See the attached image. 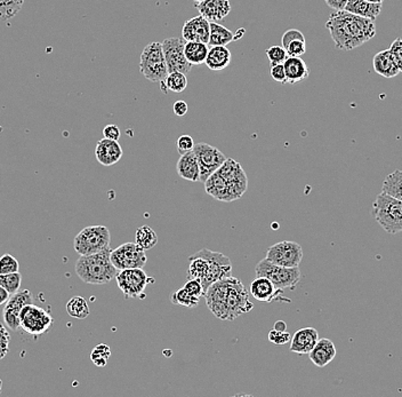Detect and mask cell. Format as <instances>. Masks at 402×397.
<instances>
[{
	"mask_svg": "<svg viewBox=\"0 0 402 397\" xmlns=\"http://www.w3.org/2000/svg\"><path fill=\"white\" fill-rule=\"evenodd\" d=\"M326 28L339 51H352L376 36L375 21L346 11H334Z\"/></svg>",
	"mask_w": 402,
	"mask_h": 397,
	"instance_id": "obj_1",
	"label": "cell"
},
{
	"mask_svg": "<svg viewBox=\"0 0 402 397\" xmlns=\"http://www.w3.org/2000/svg\"><path fill=\"white\" fill-rule=\"evenodd\" d=\"M110 253L111 248L94 255H80L75 267L79 279L92 285L108 284L115 279L119 270L112 264Z\"/></svg>",
	"mask_w": 402,
	"mask_h": 397,
	"instance_id": "obj_2",
	"label": "cell"
},
{
	"mask_svg": "<svg viewBox=\"0 0 402 397\" xmlns=\"http://www.w3.org/2000/svg\"><path fill=\"white\" fill-rule=\"evenodd\" d=\"M372 214L376 221L391 235L402 231V200L382 191L372 203Z\"/></svg>",
	"mask_w": 402,
	"mask_h": 397,
	"instance_id": "obj_3",
	"label": "cell"
},
{
	"mask_svg": "<svg viewBox=\"0 0 402 397\" xmlns=\"http://www.w3.org/2000/svg\"><path fill=\"white\" fill-rule=\"evenodd\" d=\"M139 71L152 83H161L166 79L168 70L161 43L152 42L144 47L139 59Z\"/></svg>",
	"mask_w": 402,
	"mask_h": 397,
	"instance_id": "obj_4",
	"label": "cell"
},
{
	"mask_svg": "<svg viewBox=\"0 0 402 397\" xmlns=\"http://www.w3.org/2000/svg\"><path fill=\"white\" fill-rule=\"evenodd\" d=\"M111 233L106 226H89L73 240V249L79 255H89L109 249Z\"/></svg>",
	"mask_w": 402,
	"mask_h": 397,
	"instance_id": "obj_5",
	"label": "cell"
},
{
	"mask_svg": "<svg viewBox=\"0 0 402 397\" xmlns=\"http://www.w3.org/2000/svg\"><path fill=\"white\" fill-rule=\"evenodd\" d=\"M255 275L256 277H266L273 283L275 288L280 290H286V288H296V285L301 281L302 274H301L299 267H282L278 264L270 262L268 259L260 260L255 267Z\"/></svg>",
	"mask_w": 402,
	"mask_h": 397,
	"instance_id": "obj_6",
	"label": "cell"
},
{
	"mask_svg": "<svg viewBox=\"0 0 402 397\" xmlns=\"http://www.w3.org/2000/svg\"><path fill=\"white\" fill-rule=\"evenodd\" d=\"M225 308H227V321H233L254 308V305L249 300V292L246 290L245 285L242 284L241 281L237 277H230Z\"/></svg>",
	"mask_w": 402,
	"mask_h": 397,
	"instance_id": "obj_7",
	"label": "cell"
},
{
	"mask_svg": "<svg viewBox=\"0 0 402 397\" xmlns=\"http://www.w3.org/2000/svg\"><path fill=\"white\" fill-rule=\"evenodd\" d=\"M198 255H201L208 262L205 277L201 281L203 292L207 291L209 285L218 282L220 279L231 276L232 273V264L227 255H222L221 252L211 251L208 249H203L198 251Z\"/></svg>",
	"mask_w": 402,
	"mask_h": 397,
	"instance_id": "obj_8",
	"label": "cell"
},
{
	"mask_svg": "<svg viewBox=\"0 0 402 397\" xmlns=\"http://www.w3.org/2000/svg\"><path fill=\"white\" fill-rule=\"evenodd\" d=\"M117 284L126 299H134L139 295H144L143 292L154 279L149 277L142 268H130L119 270L117 276Z\"/></svg>",
	"mask_w": 402,
	"mask_h": 397,
	"instance_id": "obj_9",
	"label": "cell"
},
{
	"mask_svg": "<svg viewBox=\"0 0 402 397\" xmlns=\"http://www.w3.org/2000/svg\"><path fill=\"white\" fill-rule=\"evenodd\" d=\"M161 45H163L168 73L177 71V73L188 75L194 66L185 59V40L183 38H177V37H170L163 40Z\"/></svg>",
	"mask_w": 402,
	"mask_h": 397,
	"instance_id": "obj_10",
	"label": "cell"
},
{
	"mask_svg": "<svg viewBox=\"0 0 402 397\" xmlns=\"http://www.w3.org/2000/svg\"><path fill=\"white\" fill-rule=\"evenodd\" d=\"M266 259L282 267H299L303 259L302 246L291 240L277 243L266 251Z\"/></svg>",
	"mask_w": 402,
	"mask_h": 397,
	"instance_id": "obj_11",
	"label": "cell"
},
{
	"mask_svg": "<svg viewBox=\"0 0 402 397\" xmlns=\"http://www.w3.org/2000/svg\"><path fill=\"white\" fill-rule=\"evenodd\" d=\"M110 259L118 270L143 268L146 264V251L137 243H125L117 249L111 250Z\"/></svg>",
	"mask_w": 402,
	"mask_h": 397,
	"instance_id": "obj_12",
	"label": "cell"
},
{
	"mask_svg": "<svg viewBox=\"0 0 402 397\" xmlns=\"http://www.w3.org/2000/svg\"><path fill=\"white\" fill-rule=\"evenodd\" d=\"M192 152L197 158L200 170L199 181L203 183L215 171H218L227 159L221 150H218L216 147L211 146L208 143L201 142L194 145Z\"/></svg>",
	"mask_w": 402,
	"mask_h": 397,
	"instance_id": "obj_13",
	"label": "cell"
},
{
	"mask_svg": "<svg viewBox=\"0 0 402 397\" xmlns=\"http://www.w3.org/2000/svg\"><path fill=\"white\" fill-rule=\"evenodd\" d=\"M20 319H21V328L27 334L32 336L46 334L54 322L49 312L40 307L34 306V303L27 305L22 310Z\"/></svg>",
	"mask_w": 402,
	"mask_h": 397,
	"instance_id": "obj_14",
	"label": "cell"
},
{
	"mask_svg": "<svg viewBox=\"0 0 402 397\" xmlns=\"http://www.w3.org/2000/svg\"><path fill=\"white\" fill-rule=\"evenodd\" d=\"M218 172L227 182L232 202L241 198L249 187V179L241 165L232 158H227L218 169Z\"/></svg>",
	"mask_w": 402,
	"mask_h": 397,
	"instance_id": "obj_15",
	"label": "cell"
},
{
	"mask_svg": "<svg viewBox=\"0 0 402 397\" xmlns=\"http://www.w3.org/2000/svg\"><path fill=\"white\" fill-rule=\"evenodd\" d=\"M31 303H34V295L29 290H22L11 294L3 310L4 322L11 330L16 331L18 328H21L20 316L22 310Z\"/></svg>",
	"mask_w": 402,
	"mask_h": 397,
	"instance_id": "obj_16",
	"label": "cell"
},
{
	"mask_svg": "<svg viewBox=\"0 0 402 397\" xmlns=\"http://www.w3.org/2000/svg\"><path fill=\"white\" fill-rule=\"evenodd\" d=\"M230 277L220 279L218 282L209 285V288L206 291V303L208 306L209 310L214 314L215 317L222 321H227V308H225V301H227V290L230 285Z\"/></svg>",
	"mask_w": 402,
	"mask_h": 397,
	"instance_id": "obj_17",
	"label": "cell"
},
{
	"mask_svg": "<svg viewBox=\"0 0 402 397\" xmlns=\"http://www.w3.org/2000/svg\"><path fill=\"white\" fill-rule=\"evenodd\" d=\"M251 297L260 301V303H291V299L282 297L284 295V290L275 288L273 283L266 277H256L251 282V288H249Z\"/></svg>",
	"mask_w": 402,
	"mask_h": 397,
	"instance_id": "obj_18",
	"label": "cell"
},
{
	"mask_svg": "<svg viewBox=\"0 0 402 397\" xmlns=\"http://www.w3.org/2000/svg\"><path fill=\"white\" fill-rule=\"evenodd\" d=\"M211 22L203 16H194L185 22L182 29V37L185 42H199L208 45Z\"/></svg>",
	"mask_w": 402,
	"mask_h": 397,
	"instance_id": "obj_19",
	"label": "cell"
},
{
	"mask_svg": "<svg viewBox=\"0 0 402 397\" xmlns=\"http://www.w3.org/2000/svg\"><path fill=\"white\" fill-rule=\"evenodd\" d=\"M196 8L199 11L209 22H221L231 13L230 0H203L194 4Z\"/></svg>",
	"mask_w": 402,
	"mask_h": 397,
	"instance_id": "obj_20",
	"label": "cell"
},
{
	"mask_svg": "<svg viewBox=\"0 0 402 397\" xmlns=\"http://www.w3.org/2000/svg\"><path fill=\"white\" fill-rule=\"evenodd\" d=\"M95 156L97 161L103 166H112L117 164L123 157V148L118 141L103 138L97 142Z\"/></svg>",
	"mask_w": 402,
	"mask_h": 397,
	"instance_id": "obj_21",
	"label": "cell"
},
{
	"mask_svg": "<svg viewBox=\"0 0 402 397\" xmlns=\"http://www.w3.org/2000/svg\"><path fill=\"white\" fill-rule=\"evenodd\" d=\"M319 340V334L315 328H304L296 331L291 338V352L306 355L311 352Z\"/></svg>",
	"mask_w": 402,
	"mask_h": 397,
	"instance_id": "obj_22",
	"label": "cell"
},
{
	"mask_svg": "<svg viewBox=\"0 0 402 397\" xmlns=\"http://www.w3.org/2000/svg\"><path fill=\"white\" fill-rule=\"evenodd\" d=\"M284 67L286 71V84L289 85L299 84L310 76L308 64L301 56H288L284 62Z\"/></svg>",
	"mask_w": 402,
	"mask_h": 397,
	"instance_id": "obj_23",
	"label": "cell"
},
{
	"mask_svg": "<svg viewBox=\"0 0 402 397\" xmlns=\"http://www.w3.org/2000/svg\"><path fill=\"white\" fill-rule=\"evenodd\" d=\"M336 347L329 339H319L311 352L308 353L310 360L315 367H325L333 361L336 356Z\"/></svg>",
	"mask_w": 402,
	"mask_h": 397,
	"instance_id": "obj_24",
	"label": "cell"
},
{
	"mask_svg": "<svg viewBox=\"0 0 402 397\" xmlns=\"http://www.w3.org/2000/svg\"><path fill=\"white\" fill-rule=\"evenodd\" d=\"M203 183H205L206 193L211 195L215 200L227 202V203L232 202L227 182L218 171H215Z\"/></svg>",
	"mask_w": 402,
	"mask_h": 397,
	"instance_id": "obj_25",
	"label": "cell"
},
{
	"mask_svg": "<svg viewBox=\"0 0 402 397\" xmlns=\"http://www.w3.org/2000/svg\"><path fill=\"white\" fill-rule=\"evenodd\" d=\"M372 67L376 73L384 78H394L400 73L399 68L396 66L394 56L391 54L390 49H384L372 59Z\"/></svg>",
	"mask_w": 402,
	"mask_h": 397,
	"instance_id": "obj_26",
	"label": "cell"
},
{
	"mask_svg": "<svg viewBox=\"0 0 402 397\" xmlns=\"http://www.w3.org/2000/svg\"><path fill=\"white\" fill-rule=\"evenodd\" d=\"M232 54L227 46H212L209 47L205 64L213 71H222L230 66Z\"/></svg>",
	"mask_w": 402,
	"mask_h": 397,
	"instance_id": "obj_27",
	"label": "cell"
},
{
	"mask_svg": "<svg viewBox=\"0 0 402 397\" xmlns=\"http://www.w3.org/2000/svg\"><path fill=\"white\" fill-rule=\"evenodd\" d=\"M244 29L238 30L237 35L233 34L232 31L229 30L227 28L220 25L218 22H211V34H209L208 46H227L232 42L239 39L240 37L244 35Z\"/></svg>",
	"mask_w": 402,
	"mask_h": 397,
	"instance_id": "obj_28",
	"label": "cell"
},
{
	"mask_svg": "<svg viewBox=\"0 0 402 397\" xmlns=\"http://www.w3.org/2000/svg\"><path fill=\"white\" fill-rule=\"evenodd\" d=\"M382 6L383 4L369 3L366 0H348L344 11L375 21L381 14Z\"/></svg>",
	"mask_w": 402,
	"mask_h": 397,
	"instance_id": "obj_29",
	"label": "cell"
},
{
	"mask_svg": "<svg viewBox=\"0 0 402 397\" xmlns=\"http://www.w3.org/2000/svg\"><path fill=\"white\" fill-rule=\"evenodd\" d=\"M176 171L179 176L184 180L191 182H198L200 178L199 165H198L197 158L194 156V152H187L184 155H181Z\"/></svg>",
	"mask_w": 402,
	"mask_h": 397,
	"instance_id": "obj_30",
	"label": "cell"
},
{
	"mask_svg": "<svg viewBox=\"0 0 402 397\" xmlns=\"http://www.w3.org/2000/svg\"><path fill=\"white\" fill-rule=\"evenodd\" d=\"M209 46L199 42H185V59L192 66H200L205 63L206 58L208 54Z\"/></svg>",
	"mask_w": 402,
	"mask_h": 397,
	"instance_id": "obj_31",
	"label": "cell"
},
{
	"mask_svg": "<svg viewBox=\"0 0 402 397\" xmlns=\"http://www.w3.org/2000/svg\"><path fill=\"white\" fill-rule=\"evenodd\" d=\"M382 191L396 200H402V171L396 170L385 178Z\"/></svg>",
	"mask_w": 402,
	"mask_h": 397,
	"instance_id": "obj_32",
	"label": "cell"
},
{
	"mask_svg": "<svg viewBox=\"0 0 402 397\" xmlns=\"http://www.w3.org/2000/svg\"><path fill=\"white\" fill-rule=\"evenodd\" d=\"M135 243L139 248H142L144 251L151 250L158 243L157 233L149 226L137 228L135 233Z\"/></svg>",
	"mask_w": 402,
	"mask_h": 397,
	"instance_id": "obj_33",
	"label": "cell"
},
{
	"mask_svg": "<svg viewBox=\"0 0 402 397\" xmlns=\"http://www.w3.org/2000/svg\"><path fill=\"white\" fill-rule=\"evenodd\" d=\"M67 312L73 319H85L89 315V306L84 298L76 295L68 301Z\"/></svg>",
	"mask_w": 402,
	"mask_h": 397,
	"instance_id": "obj_34",
	"label": "cell"
},
{
	"mask_svg": "<svg viewBox=\"0 0 402 397\" xmlns=\"http://www.w3.org/2000/svg\"><path fill=\"white\" fill-rule=\"evenodd\" d=\"M23 4L25 0H0V20L7 21L18 16Z\"/></svg>",
	"mask_w": 402,
	"mask_h": 397,
	"instance_id": "obj_35",
	"label": "cell"
},
{
	"mask_svg": "<svg viewBox=\"0 0 402 397\" xmlns=\"http://www.w3.org/2000/svg\"><path fill=\"white\" fill-rule=\"evenodd\" d=\"M165 85L168 91L174 93H182L188 87V78L187 75L182 73H170L165 79Z\"/></svg>",
	"mask_w": 402,
	"mask_h": 397,
	"instance_id": "obj_36",
	"label": "cell"
},
{
	"mask_svg": "<svg viewBox=\"0 0 402 397\" xmlns=\"http://www.w3.org/2000/svg\"><path fill=\"white\" fill-rule=\"evenodd\" d=\"M199 298L191 295L189 292L185 291L184 288H181L177 291L174 292L170 297V301L174 305L185 308H196L199 305Z\"/></svg>",
	"mask_w": 402,
	"mask_h": 397,
	"instance_id": "obj_37",
	"label": "cell"
},
{
	"mask_svg": "<svg viewBox=\"0 0 402 397\" xmlns=\"http://www.w3.org/2000/svg\"><path fill=\"white\" fill-rule=\"evenodd\" d=\"M22 283V275L20 271L12 274H0V286H3L9 294L20 291Z\"/></svg>",
	"mask_w": 402,
	"mask_h": 397,
	"instance_id": "obj_38",
	"label": "cell"
},
{
	"mask_svg": "<svg viewBox=\"0 0 402 397\" xmlns=\"http://www.w3.org/2000/svg\"><path fill=\"white\" fill-rule=\"evenodd\" d=\"M111 356V349L106 343H100L91 353V361L99 367H104Z\"/></svg>",
	"mask_w": 402,
	"mask_h": 397,
	"instance_id": "obj_39",
	"label": "cell"
},
{
	"mask_svg": "<svg viewBox=\"0 0 402 397\" xmlns=\"http://www.w3.org/2000/svg\"><path fill=\"white\" fill-rule=\"evenodd\" d=\"M265 53L266 56L269 59L270 64H271V66L284 63L286 59L288 58L287 52H286V49H284L282 46H271V47L266 49Z\"/></svg>",
	"mask_w": 402,
	"mask_h": 397,
	"instance_id": "obj_40",
	"label": "cell"
},
{
	"mask_svg": "<svg viewBox=\"0 0 402 397\" xmlns=\"http://www.w3.org/2000/svg\"><path fill=\"white\" fill-rule=\"evenodd\" d=\"M20 264L12 255H4L0 257V274L18 273Z\"/></svg>",
	"mask_w": 402,
	"mask_h": 397,
	"instance_id": "obj_41",
	"label": "cell"
},
{
	"mask_svg": "<svg viewBox=\"0 0 402 397\" xmlns=\"http://www.w3.org/2000/svg\"><path fill=\"white\" fill-rule=\"evenodd\" d=\"M284 49H286L288 56H301L302 58V55L306 54V40H293L284 47Z\"/></svg>",
	"mask_w": 402,
	"mask_h": 397,
	"instance_id": "obj_42",
	"label": "cell"
},
{
	"mask_svg": "<svg viewBox=\"0 0 402 397\" xmlns=\"http://www.w3.org/2000/svg\"><path fill=\"white\" fill-rule=\"evenodd\" d=\"M270 343H275V345H286L289 343L291 339V336L288 331H277L272 330L269 334Z\"/></svg>",
	"mask_w": 402,
	"mask_h": 397,
	"instance_id": "obj_43",
	"label": "cell"
},
{
	"mask_svg": "<svg viewBox=\"0 0 402 397\" xmlns=\"http://www.w3.org/2000/svg\"><path fill=\"white\" fill-rule=\"evenodd\" d=\"M185 291L189 292L191 295H194L196 298H201L205 295V292H203V284L198 281V279H188V281L185 282L184 286Z\"/></svg>",
	"mask_w": 402,
	"mask_h": 397,
	"instance_id": "obj_44",
	"label": "cell"
},
{
	"mask_svg": "<svg viewBox=\"0 0 402 397\" xmlns=\"http://www.w3.org/2000/svg\"><path fill=\"white\" fill-rule=\"evenodd\" d=\"M176 148L180 155H184L187 152H190L194 150V141L190 135H182L176 141Z\"/></svg>",
	"mask_w": 402,
	"mask_h": 397,
	"instance_id": "obj_45",
	"label": "cell"
},
{
	"mask_svg": "<svg viewBox=\"0 0 402 397\" xmlns=\"http://www.w3.org/2000/svg\"><path fill=\"white\" fill-rule=\"evenodd\" d=\"M390 52L396 61V66L399 68L400 73H402V39L396 38L392 45L390 46Z\"/></svg>",
	"mask_w": 402,
	"mask_h": 397,
	"instance_id": "obj_46",
	"label": "cell"
},
{
	"mask_svg": "<svg viewBox=\"0 0 402 397\" xmlns=\"http://www.w3.org/2000/svg\"><path fill=\"white\" fill-rule=\"evenodd\" d=\"M9 341L11 336L8 331L4 328V325L0 324V360L6 356L9 350Z\"/></svg>",
	"mask_w": 402,
	"mask_h": 397,
	"instance_id": "obj_47",
	"label": "cell"
},
{
	"mask_svg": "<svg viewBox=\"0 0 402 397\" xmlns=\"http://www.w3.org/2000/svg\"><path fill=\"white\" fill-rule=\"evenodd\" d=\"M295 39H303L306 40V37L302 34V31L297 30V29H289V30L286 31L284 35H282V47H286L288 44L293 42Z\"/></svg>",
	"mask_w": 402,
	"mask_h": 397,
	"instance_id": "obj_48",
	"label": "cell"
},
{
	"mask_svg": "<svg viewBox=\"0 0 402 397\" xmlns=\"http://www.w3.org/2000/svg\"><path fill=\"white\" fill-rule=\"evenodd\" d=\"M271 77L275 82L286 84V71H284V63L271 66Z\"/></svg>",
	"mask_w": 402,
	"mask_h": 397,
	"instance_id": "obj_49",
	"label": "cell"
},
{
	"mask_svg": "<svg viewBox=\"0 0 402 397\" xmlns=\"http://www.w3.org/2000/svg\"><path fill=\"white\" fill-rule=\"evenodd\" d=\"M120 128L117 125H106V128H103V137L106 138V139L118 141L120 139Z\"/></svg>",
	"mask_w": 402,
	"mask_h": 397,
	"instance_id": "obj_50",
	"label": "cell"
},
{
	"mask_svg": "<svg viewBox=\"0 0 402 397\" xmlns=\"http://www.w3.org/2000/svg\"><path fill=\"white\" fill-rule=\"evenodd\" d=\"M172 109H174V114H175L176 116L183 117V116L188 114V104H187L185 101H176L175 104H174V106H172Z\"/></svg>",
	"mask_w": 402,
	"mask_h": 397,
	"instance_id": "obj_51",
	"label": "cell"
},
{
	"mask_svg": "<svg viewBox=\"0 0 402 397\" xmlns=\"http://www.w3.org/2000/svg\"><path fill=\"white\" fill-rule=\"evenodd\" d=\"M325 1H326L327 6L334 11H343L348 3V0H325Z\"/></svg>",
	"mask_w": 402,
	"mask_h": 397,
	"instance_id": "obj_52",
	"label": "cell"
},
{
	"mask_svg": "<svg viewBox=\"0 0 402 397\" xmlns=\"http://www.w3.org/2000/svg\"><path fill=\"white\" fill-rule=\"evenodd\" d=\"M9 297H11V294L3 286H0V306H3V305L7 303Z\"/></svg>",
	"mask_w": 402,
	"mask_h": 397,
	"instance_id": "obj_53",
	"label": "cell"
},
{
	"mask_svg": "<svg viewBox=\"0 0 402 397\" xmlns=\"http://www.w3.org/2000/svg\"><path fill=\"white\" fill-rule=\"evenodd\" d=\"M275 330L287 331V324L284 321H278L275 323Z\"/></svg>",
	"mask_w": 402,
	"mask_h": 397,
	"instance_id": "obj_54",
	"label": "cell"
},
{
	"mask_svg": "<svg viewBox=\"0 0 402 397\" xmlns=\"http://www.w3.org/2000/svg\"><path fill=\"white\" fill-rule=\"evenodd\" d=\"M366 1H369V3H372V4H383V1H384V0H366Z\"/></svg>",
	"mask_w": 402,
	"mask_h": 397,
	"instance_id": "obj_55",
	"label": "cell"
},
{
	"mask_svg": "<svg viewBox=\"0 0 402 397\" xmlns=\"http://www.w3.org/2000/svg\"><path fill=\"white\" fill-rule=\"evenodd\" d=\"M192 1H194V4H198L200 3V1H203V0H192Z\"/></svg>",
	"mask_w": 402,
	"mask_h": 397,
	"instance_id": "obj_56",
	"label": "cell"
}]
</instances>
